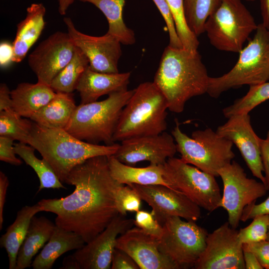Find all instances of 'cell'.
I'll list each match as a JSON object with an SVG mask.
<instances>
[{"instance_id": "cell-18", "label": "cell", "mask_w": 269, "mask_h": 269, "mask_svg": "<svg viewBox=\"0 0 269 269\" xmlns=\"http://www.w3.org/2000/svg\"><path fill=\"white\" fill-rule=\"evenodd\" d=\"M216 133L235 144L239 149L248 168L255 177L265 184L260 138L254 132L249 114L231 116Z\"/></svg>"}, {"instance_id": "cell-27", "label": "cell", "mask_w": 269, "mask_h": 269, "mask_svg": "<svg viewBox=\"0 0 269 269\" xmlns=\"http://www.w3.org/2000/svg\"><path fill=\"white\" fill-rule=\"evenodd\" d=\"M40 212L42 211L38 203L23 207L17 212L14 222L1 236L0 245L7 253L9 269H16L17 254L26 234L31 218Z\"/></svg>"}, {"instance_id": "cell-32", "label": "cell", "mask_w": 269, "mask_h": 269, "mask_svg": "<svg viewBox=\"0 0 269 269\" xmlns=\"http://www.w3.org/2000/svg\"><path fill=\"white\" fill-rule=\"evenodd\" d=\"M269 99V82L250 86L247 93L236 99L233 104L223 109L222 113L228 119L232 116L249 114L259 105Z\"/></svg>"}, {"instance_id": "cell-19", "label": "cell", "mask_w": 269, "mask_h": 269, "mask_svg": "<svg viewBox=\"0 0 269 269\" xmlns=\"http://www.w3.org/2000/svg\"><path fill=\"white\" fill-rule=\"evenodd\" d=\"M159 239L135 226L120 235L116 248L129 254L140 269H178L159 248Z\"/></svg>"}, {"instance_id": "cell-33", "label": "cell", "mask_w": 269, "mask_h": 269, "mask_svg": "<svg viewBox=\"0 0 269 269\" xmlns=\"http://www.w3.org/2000/svg\"><path fill=\"white\" fill-rule=\"evenodd\" d=\"M22 118L14 110L0 112V136L28 144L33 121Z\"/></svg>"}, {"instance_id": "cell-14", "label": "cell", "mask_w": 269, "mask_h": 269, "mask_svg": "<svg viewBox=\"0 0 269 269\" xmlns=\"http://www.w3.org/2000/svg\"><path fill=\"white\" fill-rule=\"evenodd\" d=\"M63 21L75 45L88 58L91 69L101 73H119L118 63L122 52L118 39L108 33L101 36L84 34L75 27L70 17L64 18Z\"/></svg>"}, {"instance_id": "cell-12", "label": "cell", "mask_w": 269, "mask_h": 269, "mask_svg": "<svg viewBox=\"0 0 269 269\" xmlns=\"http://www.w3.org/2000/svg\"><path fill=\"white\" fill-rule=\"evenodd\" d=\"M195 269H245L243 244L238 231L226 222L208 234Z\"/></svg>"}, {"instance_id": "cell-29", "label": "cell", "mask_w": 269, "mask_h": 269, "mask_svg": "<svg viewBox=\"0 0 269 269\" xmlns=\"http://www.w3.org/2000/svg\"><path fill=\"white\" fill-rule=\"evenodd\" d=\"M14 148L16 154L36 173L40 181L37 193L43 189L66 188L48 162L35 156V149L32 146L19 142L14 144Z\"/></svg>"}, {"instance_id": "cell-3", "label": "cell", "mask_w": 269, "mask_h": 269, "mask_svg": "<svg viewBox=\"0 0 269 269\" xmlns=\"http://www.w3.org/2000/svg\"><path fill=\"white\" fill-rule=\"evenodd\" d=\"M28 144L37 150L64 183L76 165L97 156H111L120 144L101 145L78 139L63 129L47 128L33 122Z\"/></svg>"}, {"instance_id": "cell-24", "label": "cell", "mask_w": 269, "mask_h": 269, "mask_svg": "<svg viewBox=\"0 0 269 269\" xmlns=\"http://www.w3.org/2000/svg\"><path fill=\"white\" fill-rule=\"evenodd\" d=\"M85 244L78 234L56 225L50 239L35 257L31 267L33 269H51L59 257L68 251L81 248Z\"/></svg>"}, {"instance_id": "cell-20", "label": "cell", "mask_w": 269, "mask_h": 269, "mask_svg": "<svg viewBox=\"0 0 269 269\" xmlns=\"http://www.w3.org/2000/svg\"><path fill=\"white\" fill-rule=\"evenodd\" d=\"M131 74V72L101 73L92 70L88 66L76 88L79 93L80 104L94 102L105 95L127 90Z\"/></svg>"}, {"instance_id": "cell-23", "label": "cell", "mask_w": 269, "mask_h": 269, "mask_svg": "<svg viewBox=\"0 0 269 269\" xmlns=\"http://www.w3.org/2000/svg\"><path fill=\"white\" fill-rule=\"evenodd\" d=\"M108 163L112 177L119 183L161 185L171 188L163 176V165L150 164L144 167H135L120 161L113 155L108 156Z\"/></svg>"}, {"instance_id": "cell-30", "label": "cell", "mask_w": 269, "mask_h": 269, "mask_svg": "<svg viewBox=\"0 0 269 269\" xmlns=\"http://www.w3.org/2000/svg\"><path fill=\"white\" fill-rule=\"evenodd\" d=\"M89 65L88 58L76 46L72 58L53 79L50 86L56 93H73Z\"/></svg>"}, {"instance_id": "cell-16", "label": "cell", "mask_w": 269, "mask_h": 269, "mask_svg": "<svg viewBox=\"0 0 269 269\" xmlns=\"http://www.w3.org/2000/svg\"><path fill=\"white\" fill-rule=\"evenodd\" d=\"M134 225V219L118 214L101 233L72 255L80 269H111L118 237Z\"/></svg>"}, {"instance_id": "cell-42", "label": "cell", "mask_w": 269, "mask_h": 269, "mask_svg": "<svg viewBox=\"0 0 269 269\" xmlns=\"http://www.w3.org/2000/svg\"><path fill=\"white\" fill-rule=\"evenodd\" d=\"M264 215H269V196L261 203L257 204L255 202L246 206L243 210L240 220L246 222Z\"/></svg>"}, {"instance_id": "cell-2", "label": "cell", "mask_w": 269, "mask_h": 269, "mask_svg": "<svg viewBox=\"0 0 269 269\" xmlns=\"http://www.w3.org/2000/svg\"><path fill=\"white\" fill-rule=\"evenodd\" d=\"M209 76L197 50L168 45L153 83L163 94L170 111L180 113L193 97L207 93Z\"/></svg>"}, {"instance_id": "cell-48", "label": "cell", "mask_w": 269, "mask_h": 269, "mask_svg": "<svg viewBox=\"0 0 269 269\" xmlns=\"http://www.w3.org/2000/svg\"><path fill=\"white\" fill-rule=\"evenodd\" d=\"M261 4L262 24L269 31V0H260Z\"/></svg>"}, {"instance_id": "cell-25", "label": "cell", "mask_w": 269, "mask_h": 269, "mask_svg": "<svg viewBox=\"0 0 269 269\" xmlns=\"http://www.w3.org/2000/svg\"><path fill=\"white\" fill-rule=\"evenodd\" d=\"M55 226V224L45 217L34 216L31 218L17 254L16 269L31 266L33 258L49 241Z\"/></svg>"}, {"instance_id": "cell-45", "label": "cell", "mask_w": 269, "mask_h": 269, "mask_svg": "<svg viewBox=\"0 0 269 269\" xmlns=\"http://www.w3.org/2000/svg\"><path fill=\"white\" fill-rule=\"evenodd\" d=\"M9 180L6 175L0 171V230L2 228L3 222V208L5 202L7 189L9 185Z\"/></svg>"}, {"instance_id": "cell-34", "label": "cell", "mask_w": 269, "mask_h": 269, "mask_svg": "<svg viewBox=\"0 0 269 269\" xmlns=\"http://www.w3.org/2000/svg\"><path fill=\"white\" fill-rule=\"evenodd\" d=\"M171 12L178 36L183 47L197 50L199 42L198 37L189 29L185 16L184 0H165Z\"/></svg>"}, {"instance_id": "cell-43", "label": "cell", "mask_w": 269, "mask_h": 269, "mask_svg": "<svg viewBox=\"0 0 269 269\" xmlns=\"http://www.w3.org/2000/svg\"><path fill=\"white\" fill-rule=\"evenodd\" d=\"M260 149L262 161L265 173V184L269 190V131L265 139L261 138Z\"/></svg>"}, {"instance_id": "cell-11", "label": "cell", "mask_w": 269, "mask_h": 269, "mask_svg": "<svg viewBox=\"0 0 269 269\" xmlns=\"http://www.w3.org/2000/svg\"><path fill=\"white\" fill-rule=\"evenodd\" d=\"M218 174L224 186L220 206L227 212L230 226L236 229L244 208L264 196L268 190L262 181L248 177L236 161L221 168Z\"/></svg>"}, {"instance_id": "cell-47", "label": "cell", "mask_w": 269, "mask_h": 269, "mask_svg": "<svg viewBox=\"0 0 269 269\" xmlns=\"http://www.w3.org/2000/svg\"><path fill=\"white\" fill-rule=\"evenodd\" d=\"M245 269H263L255 255L251 252L243 250Z\"/></svg>"}, {"instance_id": "cell-39", "label": "cell", "mask_w": 269, "mask_h": 269, "mask_svg": "<svg viewBox=\"0 0 269 269\" xmlns=\"http://www.w3.org/2000/svg\"><path fill=\"white\" fill-rule=\"evenodd\" d=\"M243 250L253 253L264 269H269V241L263 240L243 244Z\"/></svg>"}, {"instance_id": "cell-10", "label": "cell", "mask_w": 269, "mask_h": 269, "mask_svg": "<svg viewBox=\"0 0 269 269\" xmlns=\"http://www.w3.org/2000/svg\"><path fill=\"white\" fill-rule=\"evenodd\" d=\"M160 251L180 269L193 268L205 249L207 231L195 221L167 217L162 224Z\"/></svg>"}, {"instance_id": "cell-44", "label": "cell", "mask_w": 269, "mask_h": 269, "mask_svg": "<svg viewBox=\"0 0 269 269\" xmlns=\"http://www.w3.org/2000/svg\"><path fill=\"white\" fill-rule=\"evenodd\" d=\"M14 50L12 44L3 41L0 44V66L6 67L12 62Z\"/></svg>"}, {"instance_id": "cell-9", "label": "cell", "mask_w": 269, "mask_h": 269, "mask_svg": "<svg viewBox=\"0 0 269 269\" xmlns=\"http://www.w3.org/2000/svg\"><path fill=\"white\" fill-rule=\"evenodd\" d=\"M162 166L163 176L171 188L209 212L220 207L222 195L215 176L174 157Z\"/></svg>"}, {"instance_id": "cell-49", "label": "cell", "mask_w": 269, "mask_h": 269, "mask_svg": "<svg viewBox=\"0 0 269 269\" xmlns=\"http://www.w3.org/2000/svg\"><path fill=\"white\" fill-rule=\"evenodd\" d=\"M60 269H80L79 266L72 255L64 258L62 266Z\"/></svg>"}, {"instance_id": "cell-7", "label": "cell", "mask_w": 269, "mask_h": 269, "mask_svg": "<svg viewBox=\"0 0 269 269\" xmlns=\"http://www.w3.org/2000/svg\"><path fill=\"white\" fill-rule=\"evenodd\" d=\"M171 134L183 161L215 177L235 156L233 143L211 128L195 131L190 137L182 132L176 121Z\"/></svg>"}, {"instance_id": "cell-36", "label": "cell", "mask_w": 269, "mask_h": 269, "mask_svg": "<svg viewBox=\"0 0 269 269\" xmlns=\"http://www.w3.org/2000/svg\"><path fill=\"white\" fill-rule=\"evenodd\" d=\"M141 199L136 191L130 185H121L115 195V203L119 214L126 216L128 212L140 210Z\"/></svg>"}, {"instance_id": "cell-28", "label": "cell", "mask_w": 269, "mask_h": 269, "mask_svg": "<svg viewBox=\"0 0 269 269\" xmlns=\"http://www.w3.org/2000/svg\"><path fill=\"white\" fill-rule=\"evenodd\" d=\"M94 5L104 14L107 19L109 28L107 33L118 39L125 45L135 43L133 30L127 26L123 17V10L126 0H77Z\"/></svg>"}, {"instance_id": "cell-35", "label": "cell", "mask_w": 269, "mask_h": 269, "mask_svg": "<svg viewBox=\"0 0 269 269\" xmlns=\"http://www.w3.org/2000/svg\"><path fill=\"white\" fill-rule=\"evenodd\" d=\"M269 225V215L256 217L248 226L238 231V237L242 244L267 240Z\"/></svg>"}, {"instance_id": "cell-8", "label": "cell", "mask_w": 269, "mask_h": 269, "mask_svg": "<svg viewBox=\"0 0 269 269\" xmlns=\"http://www.w3.org/2000/svg\"><path fill=\"white\" fill-rule=\"evenodd\" d=\"M257 26L241 0H221L207 19L205 32L210 43L218 50L239 53Z\"/></svg>"}, {"instance_id": "cell-46", "label": "cell", "mask_w": 269, "mask_h": 269, "mask_svg": "<svg viewBox=\"0 0 269 269\" xmlns=\"http://www.w3.org/2000/svg\"><path fill=\"white\" fill-rule=\"evenodd\" d=\"M13 110L12 102L10 96V91L7 85H0V112Z\"/></svg>"}, {"instance_id": "cell-26", "label": "cell", "mask_w": 269, "mask_h": 269, "mask_svg": "<svg viewBox=\"0 0 269 269\" xmlns=\"http://www.w3.org/2000/svg\"><path fill=\"white\" fill-rule=\"evenodd\" d=\"M76 107L73 93H56L30 119L47 128L64 129Z\"/></svg>"}, {"instance_id": "cell-38", "label": "cell", "mask_w": 269, "mask_h": 269, "mask_svg": "<svg viewBox=\"0 0 269 269\" xmlns=\"http://www.w3.org/2000/svg\"><path fill=\"white\" fill-rule=\"evenodd\" d=\"M162 15L166 24L169 37V46L177 48H183L182 43L178 36L174 21L165 0H152Z\"/></svg>"}, {"instance_id": "cell-51", "label": "cell", "mask_w": 269, "mask_h": 269, "mask_svg": "<svg viewBox=\"0 0 269 269\" xmlns=\"http://www.w3.org/2000/svg\"><path fill=\"white\" fill-rule=\"evenodd\" d=\"M267 240L269 241V227H268V234H267Z\"/></svg>"}, {"instance_id": "cell-4", "label": "cell", "mask_w": 269, "mask_h": 269, "mask_svg": "<svg viewBox=\"0 0 269 269\" xmlns=\"http://www.w3.org/2000/svg\"><path fill=\"white\" fill-rule=\"evenodd\" d=\"M167 109L165 97L153 82L140 84L122 111L114 142L163 133Z\"/></svg>"}, {"instance_id": "cell-17", "label": "cell", "mask_w": 269, "mask_h": 269, "mask_svg": "<svg viewBox=\"0 0 269 269\" xmlns=\"http://www.w3.org/2000/svg\"><path fill=\"white\" fill-rule=\"evenodd\" d=\"M121 142L113 156L120 161L131 166L142 161H149L151 164L163 165L177 152L173 136L165 132Z\"/></svg>"}, {"instance_id": "cell-41", "label": "cell", "mask_w": 269, "mask_h": 269, "mask_svg": "<svg viewBox=\"0 0 269 269\" xmlns=\"http://www.w3.org/2000/svg\"><path fill=\"white\" fill-rule=\"evenodd\" d=\"M111 269H140L134 260L126 252L115 248L113 255Z\"/></svg>"}, {"instance_id": "cell-31", "label": "cell", "mask_w": 269, "mask_h": 269, "mask_svg": "<svg viewBox=\"0 0 269 269\" xmlns=\"http://www.w3.org/2000/svg\"><path fill=\"white\" fill-rule=\"evenodd\" d=\"M221 0H184L186 20L191 31L197 37L205 32L209 16L216 9Z\"/></svg>"}, {"instance_id": "cell-5", "label": "cell", "mask_w": 269, "mask_h": 269, "mask_svg": "<svg viewBox=\"0 0 269 269\" xmlns=\"http://www.w3.org/2000/svg\"><path fill=\"white\" fill-rule=\"evenodd\" d=\"M134 90L116 92L103 101L80 104L64 129L83 141L106 145L115 142L114 135L122 113Z\"/></svg>"}, {"instance_id": "cell-52", "label": "cell", "mask_w": 269, "mask_h": 269, "mask_svg": "<svg viewBox=\"0 0 269 269\" xmlns=\"http://www.w3.org/2000/svg\"><path fill=\"white\" fill-rule=\"evenodd\" d=\"M246 0L249 1H254L255 0Z\"/></svg>"}, {"instance_id": "cell-6", "label": "cell", "mask_w": 269, "mask_h": 269, "mask_svg": "<svg viewBox=\"0 0 269 269\" xmlns=\"http://www.w3.org/2000/svg\"><path fill=\"white\" fill-rule=\"evenodd\" d=\"M268 81L269 31L261 23L258 24L253 38L239 52V57L234 67L221 76L209 77L206 93L217 98L231 89Z\"/></svg>"}, {"instance_id": "cell-13", "label": "cell", "mask_w": 269, "mask_h": 269, "mask_svg": "<svg viewBox=\"0 0 269 269\" xmlns=\"http://www.w3.org/2000/svg\"><path fill=\"white\" fill-rule=\"evenodd\" d=\"M76 45L68 32L56 31L29 55L28 64L37 82L48 85L72 58Z\"/></svg>"}, {"instance_id": "cell-50", "label": "cell", "mask_w": 269, "mask_h": 269, "mask_svg": "<svg viewBox=\"0 0 269 269\" xmlns=\"http://www.w3.org/2000/svg\"><path fill=\"white\" fill-rule=\"evenodd\" d=\"M58 3V10L60 15H64L74 0H56Z\"/></svg>"}, {"instance_id": "cell-37", "label": "cell", "mask_w": 269, "mask_h": 269, "mask_svg": "<svg viewBox=\"0 0 269 269\" xmlns=\"http://www.w3.org/2000/svg\"><path fill=\"white\" fill-rule=\"evenodd\" d=\"M134 225L146 233L160 238L163 233V226L155 218L153 213L139 210L136 212Z\"/></svg>"}, {"instance_id": "cell-1", "label": "cell", "mask_w": 269, "mask_h": 269, "mask_svg": "<svg viewBox=\"0 0 269 269\" xmlns=\"http://www.w3.org/2000/svg\"><path fill=\"white\" fill-rule=\"evenodd\" d=\"M64 183L75 186L71 194L64 198L43 199L37 203L42 212L56 215L57 226L76 233L88 243L119 214L115 195L123 184L112 177L105 155L90 158L76 165Z\"/></svg>"}, {"instance_id": "cell-21", "label": "cell", "mask_w": 269, "mask_h": 269, "mask_svg": "<svg viewBox=\"0 0 269 269\" xmlns=\"http://www.w3.org/2000/svg\"><path fill=\"white\" fill-rule=\"evenodd\" d=\"M45 13L46 8L41 3H32L27 8L25 17L17 25L16 35L12 43L13 62L22 61L38 39L45 27Z\"/></svg>"}, {"instance_id": "cell-40", "label": "cell", "mask_w": 269, "mask_h": 269, "mask_svg": "<svg viewBox=\"0 0 269 269\" xmlns=\"http://www.w3.org/2000/svg\"><path fill=\"white\" fill-rule=\"evenodd\" d=\"M12 138L0 136V160L11 165L19 166L22 161L15 154Z\"/></svg>"}, {"instance_id": "cell-22", "label": "cell", "mask_w": 269, "mask_h": 269, "mask_svg": "<svg viewBox=\"0 0 269 269\" xmlns=\"http://www.w3.org/2000/svg\"><path fill=\"white\" fill-rule=\"evenodd\" d=\"M56 92L48 85L22 82L10 91L13 110L20 116L30 118L48 103Z\"/></svg>"}, {"instance_id": "cell-15", "label": "cell", "mask_w": 269, "mask_h": 269, "mask_svg": "<svg viewBox=\"0 0 269 269\" xmlns=\"http://www.w3.org/2000/svg\"><path fill=\"white\" fill-rule=\"evenodd\" d=\"M130 185L151 207L155 218L162 225L169 216L195 222L201 217L200 207L178 191L161 185Z\"/></svg>"}]
</instances>
